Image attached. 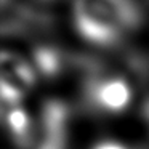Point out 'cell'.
I'll return each mask as SVG.
<instances>
[{"label": "cell", "instance_id": "cell-1", "mask_svg": "<svg viewBox=\"0 0 149 149\" xmlns=\"http://www.w3.org/2000/svg\"><path fill=\"white\" fill-rule=\"evenodd\" d=\"M72 21L79 36L95 47H116L141 23L135 0H75Z\"/></svg>", "mask_w": 149, "mask_h": 149}, {"label": "cell", "instance_id": "cell-2", "mask_svg": "<svg viewBox=\"0 0 149 149\" xmlns=\"http://www.w3.org/2000/svg\"><path fill=\"white\" fill-rule=\"evenodd\" d=\"M85 101L91 111L101 114H119L132 103V87L119 75L93 74L85 87Z\"/></svg>", "mask_w": 149, "mask_h": 149}, {"label": "cell", "instance_id": "cell-3", "mask_svg": "<svg viewBox=\"0 0 149 149\" xmlns=\"http://www.w3.org/2000/svg\"><path fill=\"white\" fill-rule=\"evenodd\" d=\"M36 84V71L24 58L11 52L2 55V98L5 106L18 104Z\"/></svg>", "mask_w": 149, "mask_h": 149}, {"label": "cell", "instance_id": "cell-4", "mask_svg": "<svg viewBox=\"0 0 149 149\" xmlns=\"http://www.w3.org/2000/svg\"><path fill=\"white\" fill-rule=\"evenodd\" d=\"M5 127L10 130L13 139L21 146L29 144L34 139L32 136V122H31L29 116L21 109L18 104H11V106L5 107Z\"/></svg>", "mask_w": 149, "mask_h": 149}, {"label": "cell", "instance_id": "cell-5", "mask_svg": "<svg viewBox=\"0 0 149 149\" xmlns=\"http://www.w3.org/2000/svg\"><path fill=\"white\" fill-rule=\"evenodd\" d=\"M34 61H36L37 72L45 77H53L59 74L63 69L64 56L59 50L53 47H40L34 52Z\"/></svg>", "mask_w": 149, "mask_h": 149}, {"label": "cell", "instance_id": "cell-6", "mask_svg": "<svg viewBox=\"0 0 149 149\" xmlns=\"http://www.w3.org/2000/svg\"><path fill=\"white\" fill-rule=\"evenodd\" d=\"M91 149H130V148L120 141H116V139H103V141H98Z\"/></svg>", "mask_w": 149, "mask_h": 149}, {"label": "cell", "instance_id": "cell-7", "mask_svg": "<svg viewBox=\"0 0 149 149\" xmlns=\"http://www.w3.org/2000/svg\"><path fill=\"white\" fill-rule=\"evenodd\" d=\"M2 2H3V5H5V3H7V0H2Z\"/></svg>", "mask_w": 149, "mask_h": 149}, {"label": "cell", "instance_id": "cell-8", "mask_svg": "<svg viewBox=\"0 0 149 149\" xmlns=\"http://www.w3.org/2000/svg\"><path fill=\"white\" fill-rule=\"evenodd\" d=\"M47 2H48V0H47Z\"/></svg>", "mask_w": 149, "mask_h": 149}]
</instances>
